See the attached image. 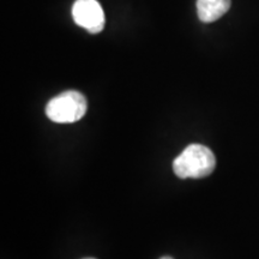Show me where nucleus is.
Here are the masks:
<instances>
[{
  "mask_svg": "<svg viewBox=\"0 0 259 259\" xmlns=\"http://www.w3.org/2000/svg\"><path fill=\"white\" fill-rule=\"evenodd\" d=\"M216 157L208 147L191 144L173 162V170L181 179H200L212 173Z\"/></svg>",
  "mask_w": 259,
  "mask_h": 259,
  "instance_id": "f257e3e1",
  "label": "nucleus"
},
{
  "mask_svg": "<svg viewBox=\"0 0 259 259\" xmlns=\"http://www.w3.org/2000/svg\"><path fill=\"white\" fill-rule=\"evenodd\" d=\"M88 102L83 94L67 90L53 97L46 106V115L58 124H71L85 115Z\"/></svg>",
  "mask_w": 259,
  "mask_h": 259,
  "instance_id": "f03ea898",
  "label": "nucleus"
},
{
  "mask_svg": "<svg viewBox=\"0 0 259 259\" xmlns=\"http://www.w3.org/2000/svg\"><path fill=\"white\" fill-rule=\"evenodd\" d=\"M74 23L90 34H99L105 28V14L97 0H76L72 6Z\"/></svg>",
  "mask_w": 259,
  "mask_h": 259,
  "instance_id": "7ed1b4c3",
  "label": "nucleus"
},
{
  "mask_svg": "<svg viewBox=\"0 0 259 259\" xmlns=\"http://www.w3.org/2000/svg\"><path fill=\"white\" fill-rule=\"evenodd\" d=\"M231 4V0H197V14L203 23H212L228 12Z\"/></svg>",
  "mask_w": 259,
  "mask_h": 259,
  "instance_id": "20e7f679",
  "label": "nucleus"
},
{
  "mask_svg": "<svg viewBox=\"0 0 259 259\" xmlns=\"http://www.w3.org/2000/svg\"><path fill=\"white\" fill-rule=\"evenodd\" d=\"M160 259H173V258L168 257V255H164V257H162V258H160Z\"/></svg>",
  "mask_w": 259,
  "mask_h": 259,
  "instance_id": "39448f33",
  "label": "nucleus"
},
{
  "mask_svg": "<svg viewBox=\"0 0 259 259\" xmlns=\"http://www.w3.org/2000/svg\"><path fill=\"white\" fill-rule=\"evenodd\" d=\"M84 259H95V258H84Z\"/></svg>",
  "mask_w": 259,
  "mask_h": 259,
  "instance_id": "423d86ee",
  "label": "nucleus"
}]
</instances>
